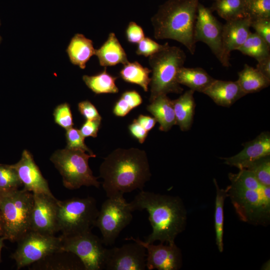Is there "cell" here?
<instances>
[{
  "instance_id": "cell-1",
  "label": "cell",
  "mask_w": 270,
  "mask_h": 270,
  "mask_svg": "<svg viewBox=\"0 0 270 270\" xmlns=\"http://www.w3.org/2000/svg\"><path fill=\"white\" fill-rule=\"evenodd\" d=\"M100 174L107 198L143 190L152 176L146 152L134 148L112 152L101 164Z\"/></svg>"
},
{
  "instance_id": "cell-2",
  "label": "cell",
  "mask_w": 270,
  "mask_h": 270,
  "mask_svg": "<svg viewBox=\"0 0 270 270\" xmlns=\"http://www.w3.org/2000/svg\"><path fill=\"white\" fill-rule=\"evenodd\" d=\"M134 211L146 210L152 227V232L144 242L154 244L156 241L167 244H174L176 236L185 228L186 211L178 196L140 192L130 202Z\"/></svg>"
},
{
  "instance_id": "cell-3",
  "label": "cell",
  "mask_w": 270,
  "mask_h": 270,
  "mask_svg": "<svg viewBox=\"0 0 270 270\" xmlns=\"http://www.w3.org/2000/svg\"><path fill=\"white\" fill-rule=\"evenodd\" d=\"M231 184L226 187L240 219L254 225L266 226L270 220V186L262 184L246 169L230 173Z\"/></svg>"
},
{
  "instance_id": "cell-4",
  "label": "cell",
  "mask_w": 270,
  "mask_h": 270,
  "mask_svg": "<svg viewBox=\"0 0 270 270\" xmlns=\"http://www.w3.org/2000/svg\"><path fill=\"white\" fill-rule=\"evenodd\" d=\"M198 0H168L151 18L154 37L171 39L185 46L191 54L196 51L194 27Z\"/></svg>"
},
{
  "instance_id": "cell-5",
  "label": "cell",
  "mask_w": 270,
  "mask_h": 270,
  "mask_svg": "<svg viewBox=\"0 0 270 270\" xmlns=\"http://www.w3.org/2000/svg\"><path fill=\"white\" fill-rule=\"evenodd\" d=\"M186 60L184 52L180 48L165 44L159 52L149 56L152 68L150 102L160 96L169 93L181 94L183 88L177 81L180 69Z\"/></svg>"
},
{
  "instance_id": "cell-6",
  "label": "cell",
  "mask_w": 270,
  "mask_h": 270,
  "mask_svg": "<svg viewBox=\"0 0 270 270\" xmlns=\"http://www.w3.org/2000/svg\"><path fill=\"white\" fill-rule=\"evenodd\" d=\"M33 204V193L24 188L3 194L0 199V215L6 240L18 242L30 230Z\"/></svg>"
},
{
  "instance_id": "cell-7",
  "label": "cell",
  "mask_w": 270,
  "mask_h": 270,
  "mask_svg": "<svg viewBox=\"0 0 270 270\" xmlns=\"http://www.w3.org/2000/svg\"><path fill=\"white\" fill-rule=\"evenodd\" d=\"M96 156L82 150L65 148L54 152L50 160L62 176L66 188L76 190L82 186L99 188L100 183L88 165L89 158Z\"/></svg>"
},
{
  "instance_id": "cell-8",
  "label": "cell",
  "mask_w": 270,
  "mask_h": 270,
  "mask_svg": "<svg viewBox=\"0 0 270 270\" xmlns=\"http://www.w3.org/2000/svg\"><path fill=\"white\" fill-rule=\"evenodd\" d=\"M98 210L96 200L92 197L58 200V232H62V236H68L92 231Z\"/></svg>"
},
{
  "instance_id": "cell-9",
  "label": "cell",
  "mask_w": 270,
  "mask_h": 270,
  "mask_svg": "<svg viewBox=\"0 0 270 270\" xmlns=\"http://www.w3.org/2000/svg\"><path fill=\"white\" fill-rule=\"evenodd\" d=\"M132 208L123 194L108 198L102 204L96 218L94 226L98 228L104 246H112L121 232L132 219Z\"/></svg>"
},
{
  "instance_id": "cell-10",
  "label": "cell",
  "mask_w": 270,
  "mask_h": 270,
  "mask_svg": "<svg viewBox=\"0 0 270 270\" xmlns=\"http://www.w3.org/2000/svg\"><path fill=\"white\" fill-rule=\"evenodd\" d=\"M60 237L62 251L76 255L83 263L85 270L104 269L108 248L104 247L102 238L92 231Z\"/></svg>"
},
{
  "instance_id": "cell-11",
  "label": "cell",
  "mask_w": 270,
  "mask_h": 270,
  "mask_svg": "<svg viewBox=\"0 0 270 270\" xmlns=\"http://www.w3.org/2000/svg\"><path fill=\"white\" fill-rule=\"evenodd\" d=\"M12 258L19 270L42 259L54 252L62 251V238L54 235L29 230L18 242Z\"/></svg>"
},
{
  "instance_id": "cell-12",
  "label": "cell",
  "mask_w": 270,
  "mask_h": 270,
  "mask_svg": "<svg viewBox=\"0 0 270 270\" xmlns=\"http://www.w3.org/2000/svg\"><path fill=\"white\" fill-rule=\"evenodd\" d=\"M222 26L210 8L198 3L194 27L195 41L206 44L222 64L228 67L230 66V56L223 46Z\"/></svg>"
},
{
  "instance_id": "cell-13",
  "label": "cell",
  "mask_w": 270,
  "mask_h": 270,
  "mask_svg": "<svg viewBox=\"0 0 270 270\" xmlns=\"http://www.w3.org/2000/svg\"><path fill=\"white\" fill-rule=\"evenodd\" d=\"M30 230L42 234L54 235L58 232L57 214L58 201L54 196L33 193Z\"/></svg>"
},
{
  "instance_id": "cell-14",
  "label": "cell",
  "mask_w": 270,
  "mask_h": 270,
  "mask_svg": "<svg viewBox=\"0 0 270 270\" xmlns=\"http://www.w3.org/2000/svg\"><path fill=\"white\" fill-rule=\"evenodd\" d=\"M133 242L120 247L108 248L104 269L144 270L146 268V249L141 244Z\"/></svg>"
},
{
  "instance_id": "cell-15",
  "label": "cell",
  "mask_w": 270,
  "mask_h": 270,
  "mask_svg": "<svg viewBox=\"0 0 270 270\" xmlns=\"http://www.w3.org/2000/svg\"><path fill=\"white\" fill-rule=\"evenodd\" d=\"M142 245L147 252L146 268L148 270H178L182 266V254L180 248L174 244L158 245L148 244L139 238H126Z\"/></svg>"
},
{
  "instance_id": "cell-16",
  "label": "cell",
  "mask_w": 270,
  "mask_h": 270,
  "mask_svg": "<svg viewBox=\"0 0 270 270\" xmlns=\"http://www.w3.org/2000/svg\"><path fill=\"white\" fill-rule=\"evenodd\" d=\"M11 166L16 171L24 186V190L32 193H42L54 196L47 180L42 176L32 154L28 150H24L20 160Z\"/></svg>"
},
{
  "instance_id": "cell-17",
  "label": "cell",
  "mask_w": 270,
  "mask_h": 270,
  "mask_svg": "<svg viewBox=\"0 0 270 270\" xmlns=\"http://www.w3.org/2000/svg\"><path fill=\"white\" fill-rule=\"evenodd\" d=\"M244 149L238 154L224 158V164L246 169L252 163L263 157L270 155V134L262 132L254 140L244 144Z\"/></svg>"
},
{
  "instance_id": "cell-18",
  "label": "cell",
  "mask_w": 270,
  "mask_h": 270,
  "mask_svg": "<svg viewBox=\"0 0 270 270\" xmlns=\"http://www.w3.org/2000/svg\"><path fill=\"white\" fill-rule=\"evenodd\" d=\"M251 20L244 18L226 21L222 26L223 46L226 54L230 56V52L241 46L251 33Z\"/></svg>"
},
{
  "instance_id": "cell-19",
  "label": "cell",
  "mask_w": 270,
  "mask_h": 270,
  "mask_svg": "<svg viewBox=\"0 0 270 270\" xmlns=\"http://www.w3.org/2000/svg\"><path fill=\"white\" fill-rule=\"evenodd\" d=\"M218 105L230 107L246 94L242 90L237 81L215 80L204 92Z\"/></svg>"
},
{
  "instance_id": "cell-20",
  "label": "cell",
  "mask_w": 270,
  "mask_h": 270,
  "mask_svg": "<svg viewBox=\"0 0 270 270\" xmlns=\"http://www.w3.org/2000/svg\"><path fill=\"white\" fill-rule=\"evenodd\" d=\"M33 270H85L80 260L72 252L60 251L32 264Z\"/></svg>"
},
{
  "instance_id": "cell-21",
  "label": "cell",
  "mask_w": 270,
  "mask_h": 270,
  "mask_svg": "<svg viewBox=\"0 0 270 270\" xmlns=\"http://www.w3.org/2000/svg\"><path fill=\"white\" fill-rule=\"evenodd\" d=\"M94 55L100 64L104 67L124 64L129 61L126 54L114 32L109 34L108 38L98 49H95Z\"/></svg>"
},
{
  "instance_id": "cell-22",
  "label": "cell",
  "mask_w": 270,
  "mask_h": 270,
  "mask_svg": "<svg viewBox=\"0 0 270 270\" xmlns=\"http://www.w3.org/2000/svg\"><path fill=\"white\" fill-rule=\"evenodd\" d=\"M70 62L84 69L86 64L94 55L92 41L81 34H76L72 38L66 49Z\"/></svg>"
},
{
  "instance_id": "cell-23",
  "label": "cell",
  "mask_w": 270,
  "mask_h": 270,
  "mask_svg": "<svg viewBox=\"0 0 270 270\" xmlns=\"http://www.w3.org/2000/svg\"><path fill=\"white\" fill-rule=\"evenodd\" d=\"M146 108L159 123L160 130L168 132L176 124L172 100L166 94L157 97L150 102Z\"/></svg>"
},
{
  "instance_id": "cell-24",
  "label": "cell",
  "mask_w": 270,
  "mask_h": 270,
  "mask_svg": "<svg viewBox=\"0 0 270 270\" xmlns=\"http://www.w3.org/2000/svg\"><path fill=\"white\" fill-rule=\"evenodd\" d=\"M194 92L190 89L178 98L172 100L176 124L179 126L182 131L189 130L193 122L196 106Z\"/></svg>"
},
{
  "instance_id": "cell-25",
  "label": "cell",
  "mask_w": 270,
  "mask_h": 270,
  "mask_svg": "<svg viewBox=\"0 0 270 270\" xmlns=\"http://www.w3.org/2000/svg\"><path fill=\"white\" fill-rule=\"evenodd\" d=\"M201 68L182 67L177 75V81L190 90L200 92L208 88L215 80Z\"/></svg>"
},
{
  "instance_id": "cell-26",
  "label": "cell",
  "mask_w": 270,
  "mask_h": 270,
  "mask_svg": "<svg viewBox=\"0 0 270 270\" xmlns=\"http://www.w3.org/2000/svg\"><path fill=\"white\" fill-rule=\"evenodd\" d=\"M237 80L243 92L246 94L260 91L268 87L270 80L264 76L256 68L247 64L238 72Z\"/></svg>"
},
{
  "instance_id": "cell-27",
  "label": "cell",
  "mask_w": 270,
  "mask_h": 270,
  "mask_svg": "<svg viewBox=\"0 0 270 270\" xmlns=\"http://www.w3.org/2000/svg\"><path fill=\"white\" fill-rule=\"evenodd\" d=\"M151 72V70L144 67L138 62H128L124 64L120 72V74L125 82L138 84L140 86L144 92H148L150 82L149 74Z\"/></svg>"
},
{
  "instance_id": "cell-28",
  "label": "cell",
  "mask_w": 270,
  "mask_h": 270,
  "mask_svg": "<svg viewBox=\"0 0 270 270\" xmlns=\"http://www.w3.org/2000/svg\"><path fill=\"white\" fill-rule=\"evenodd\" d=\"M116 78L106 71V68L97 74L82 76L87 86L96 94L118 92V88L116 84Z\"/></svg>"
},
{
  "instance_id": "cell-29",
  "label": "cell",
  "mask_w": 270,
  "mask_h": 270,
  "mask_svg": "<svg viewBox=\"0 0 270 270\" xmlns=\"http://www.w3.org/2000/svg\"><path fill=\"white\" fill-rule=\"evenodd\" d=\"M210 9L226 21L246 18V0H217Z\"/></svg>"
},
{
  "instance_id": "cell-30",
  "label": "cell",
  "mask_w": 270,
  "mask_h": 270,
  "mask_svg": "<svg viewBox=\"0 0 270 270\" xmlns=\"http://www.w3.org/2000/svg\"><path fill=\"white\" fill-rule=\"evenodd\" d=\"M216 188L215 200L214 228L216 242L220 252L224 250V206L225 199L228 196L227 189L220 188L216 179H214Z\"/></svg>"
},
{
  "instance_id": "cell-31",
  "label": "cell",
  "mask_w": 270,
  "mask_h": 270,
  "mask_svg": "<svg viewBox=\"0 0 270 270\" xmlns=\"http://www.w3.org/2000/svg\"><path fill=\"white\" fill-rule=\"evenodd\" d=\"M238 50L257 61L270 56V46L256 32H251Z\"/></svg>"
},
{
  "instance_id": "cell-32",
  "label": "cell",
  "mask_w": 270,
  "mask_h": 270,
  "mask_svg": "<svg viewBox=\"0 0 270 270\" xmlns=\"http://www.w3.org/2000/svg\"><path fill=\"white\" fill-rule=\"evenodd\" d=\"M142 102L140 95L136 90L124 92L116 103L114 114L118 116H124L132 109L140 105Z\"/></svg>"
},
{
  "instance_id": "cell-33",
  "label": "cell",
  "mask_w": 270,
  "mask_h": 270,
  "mask_svg": "<svg viewBox=\"0 0 270 270\" xmlns=\"http://www.w3.org/2000/svg\"><path fill=\"white\" fill-rule=\"evenodd\" d=\"M15 170L11 165L0 164V190L5 192L18 190L22 185Z\"/></svg>"
},
{
  "instance_id": "cell-34",
  "label": "cell",
  "mask_w": 270,
  "mask_h": 270,
  "mask_svg": "<svg viewBox=\"0 0 270 270\" xmlns=\"http://www.w3.org/2000/svg\"><path fill=\"white\" fill-rule=\"evenodd\" d=\"M246 14L251 20L270 18V0H246Z\"/></svg>"
},
{
  "instance_id": "cell-35",
  "label": "cell",
  "mask_w": 270,
  "mask_h": 270,
  "mask_svg": "<svg viewBox=\"0 0 270 270\" xmlns=\"http://www.w3.org/2000/svg\"><path fill=\"white\" fill-rule=\"evenodd\" d=\"M246 169L251 172L262 184L270 186V156L254 161Z\"/></svg>"
},
{
  "instance_id": "cell-36",
  "label": "cell",
  "mask_w": 270,
  "mask_h": 270,
  "mask_svg": "<svg viewBox=\"0 0 270 270\" xmlns=\"http://www.w3.org/2000/svg\"><path fill=\"white\" fill-rule=\"evenodd\" d=\"M66 137L67 142L66 148L80 150L87 152L90 154H95L84 144V138L82 136L79 130L72 127L66 130Z\"/></svg>"
},
{
  "instance_id": "cell-37",
  "label": "cell",
  "mask_w": 270,
  "mask_h": 270,
  "mask_svg": "<svg viewBox=\"0 0 270 270\" xmlns=\"http://www.w3.org/2000/svg\"><path fill=\"white\" fill-rule=\"evenodd\" d=\"M55 122L66 130L72 128L74 123L70 105L66 103L58 106L54 112Z\"/></svg>"
},
{
  "instance_id": "cell-38",
  "label": "cell",
  "mask_w": 270,
  "mask_h": 270,
  "mask_svg": "<svg viewBox=\"0 0 270 270\" xmlns=\"http://www.w3.org/2000/svg\"><path fill=\"white\" fill-rule=\"evenodd\" d=\"M165 44H160L148 37H144L138 44L136 54L146 57L150 56L162 50Z\"/></svg>"
},
{
  "instance_id": "cell-39",
  "label": "cell",
  "mask_w": 270,
  "mask_h": 270,
  "mask_svg": "<svg viewBox=\"0 0 270 270\" xmlns=\"http://www.w3.org/2000/svg\"><path fill=\"white\" fill-rule=\"evenodd\" d=\"M250 27L270 46V18L251 20Z\"/></svg>"
},
{
  "instance_id": "cell-40",
  "label": "cell",
  "mask_w": 270,
  "mask_h": 270,
  "mask_svg": "<svg viewBox=\"0 0 270 270\" xmlns=\"http://www.w3.org/2000/svg\"><path fill=\"white\" fill-rule=\"evenodd\" d=\"M126 34L128 41L132 44H138L145 37L142 27L134 22H130Z\"/></svg>"
},
{
  "instance_id": "cell-41",
  "label": "cell",
  "mask_w": 270,
  "mask_h": 270,
  "mask_svg": "<svg viewBox=\"0 0 270 270\" xmlns=\"http://www.w3.org/2000/svg\"><path fill=\"white\" fill-rule=\"evenodd\" d=\"M78 108L86 120H102L96 108L88 100L79 102Z\"/></svg>"
},
{
  "instance_id": "cell-42",
  "label": "cell",
  "mask_w": 270,
  "mask_h": 270,
  "mask_svg": "<svg viewBox=\"0 0 270 270\" xmlns=\"http://www.w3.org/2000/svg\"><path fill=\"white\" fill-rule=\"evenodd\" d=\"M100 122L101 120H86L80 130L82 136L84 138L88 136L96 137Z\"/></svg>"
},
{
  "instance_id": "cell-43",
  "label": "cell",
  "mask_w": 270,
  "mask_h": 270,
  "mask_svg": "<svg viewBox=\"0 0 270 270\" xmlns=\"http://www.w3.org/2000/svg\"><path fill=\"white\" fill-rule=\"evenodd\" d=\"M128 128L131 134L140 143L142 144L146 139L148 132L147 131L136 119L129 126Z\"/></svg>"
},
{
  "instance_id": "cell-44",
  "label": "cell",
  "mask_w": 270,
  "mask_h": 270,
  "mask_svg": "<svg viewBox=\"0 0 270 270\" xmlns=\"http://www.w3.org/2000/svg\"><path fill=\"white\" fill-rule=\"evenodd\" d=\"M256 68L270 80V56L258 61Z\"/></svg>"
},
{
  "instance_id": "cell-45",
  "label": "cell",
  "mask_w": 270,
  "mask_h": 270,
  "mask_svg": "<svg viewBox=\"0 0 270 270\" xmlns=\"http://www.w3.org/2000/svg\"><path fill=\"white\" fill-rule=\"evenodd\" d=\"M136 120L148 132L154 127L157 122L154 117L142 114H140Z\"/></svg>"
},
{
  "instance_id": "cell-46",
  "label": "cell",
  "mask_w": 270,
  "mask_h": 270,
  "mask_svg": "<svg viewBox=\"0 0 270 270\" xmlns=\"http://www.w3.org/2000/svg\"><path fill=\"white\" fill-rule=\"evenodd\" d=\"M4 236V228L2 219L0 215V237Z\"/></svg>"
},
{
  "instance_id": "cell-47",
  "label": "cell",
  "mask_w": 270,
  "mask_h": 270,
  "mask_svg": "<svg viewBox=\"0 0 270 270\" xmlns=\"http://www.w3.org/2000/svg\"><path fill=\"white\" fill-rule=\"evenodd\" d=\"M6 240L4 236L0 237V254L2 247L4 246V241Z\"/></svg>"
},
{
  "instance_id": "cell-48",
  "label": "cell",
  "mask_w": 270,
  "mask_h": 270,
  "mask_svg": "<svg viewBox=\"0 0 270 270\" xmlns=\"http://www.w3.org/2000/svg\"><path fill=\"white\" fill-rule=\"evenodd\" d=\"M270 260H268L264 264L263 266H262V270H270Z\"/></svg>"
},
{
  "instance_id": "cell-49",
  "label": "cell",
  "mask_w": 270,
  "mask_h": 270,
  "mask_svg": "<svg viewBox=\"0 0 270 270\" xmlns=\"http://www.w3.org/2000/svg\"><path fill=\"white\" fill-rule=\"evenodd\" d=\"M4 193L6 192L0 190V199Z\"/></svg>"
},
{
  "instance_id": "cell-50",
  "label": "cell",
  "mask_w": 270,
  "mask_h": 270,
  "mask_svg": "<svg viewBox=\"0 0 270 270\" xmlns=\"http://www.w3.org/2000/svg\"><path fill=\"white\" fill-rule=\"evenodd\" d=\"M0 25H1V22H0ZM2 36H0V43H1V42H2Z\"/></svg>"
},
{
  "instance_id": "cell-51",
  "label": "cell",
  "mask_w": 270,
  "mask_h": 270,
  "mask_svg": "<svg viewBox=\"0 0 270 270\" xmlns=\"http://www.w3.org/2000/svg\"></svg>"
}]
</instances>
